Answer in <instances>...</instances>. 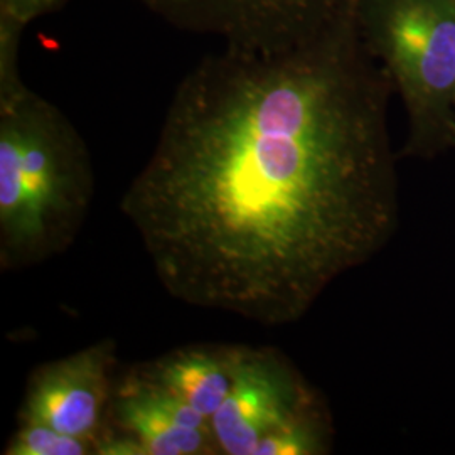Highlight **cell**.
Here are the masks:
<instances>
[{"mask_svg": "<svg viewBox=\"0 0 455 455\" xmlns=\"http://www.w3.org/2000/svg\"><path fill=\"white\" fill-rule=\"evenodd\" d=\"M184 33L212 36L228 48L302 43L338 22L346 0H139Z\"/></svg>", "mask_w": 455, "mask_h": 455, "instance_id": "277c9868", "label": "cell"}, {"mask_svg": "<svg viewBox=\"0 0 455 455\" xmlns=\"http://www.w3.org/2000/svg\"><path fill=\"white\" fill-rule=\"evenodd\" d=\"M317 395L275 349L240 346L233 383L212 417L220 454L253 455L260 440L317 410Z\"/></svg>", "mask_w": 455, "mask_h": 455, "instance_id": "5b68a950", "label": "cell"}, {"mask_svg": "<svg viewBox=\"0 0 455 455\" xmlns=\"http://www.w3.org/2000/svg\"><path fill=\"white\" fill-rule=\"evenodd\" d=\"M108 411L146 455L220 454L212 420L139 371L114 391Z\"/></svg>", "mask_w": 455, "mask_h": 455, "instance_id": "52a82bcc", "label": "cell"}, {"mask_svg": "<svg viewBox=\"0 0 455 455\" xmlns=\"http://www.w3.org/2000/svg\"><path fill=\"white\" fill-rule=\"evenodd\" d=\"M454 108H455V97H454ZM454 129H455V124H454Z\"/></svg>", "mask_w": 455, "mask_h": 455, "instance_id": "7c38bea8", "label": "cell"}, {"mask_svg": "<svg viewBox=\"0 0 455 455\" xmlns=\"http://www.w3.org/2000/svg\"><path fill=\"white\" fill-rule=\"evenodd\" d=\"M332 26L223 46L178 84L120 212L182 304L293 324L396 231L383 95Z\"/></svg>", "mask_w": 455, "mask_h": 455, "instance_id": "6da1fadb", "label": "cell"}, {"mask_svg": "<svg viewBox=\"0 0 455 455\" xmlns=\"http://www.w3.org/2000/svg\"><path fill=\"white\" fill-rule=\"evenodd\" d=\"M116 344L103 339L34 370L19 423H39L97 443L114 398Z\"/></svg>", "mask_w": 455, "mask_h": 455, "instance_id": "8992f818", "label": "cell"}, {"mask_svg": "<svg viewBox=\"0 0 455 455\" xmlns=\"http://www.w3.org/2000/svg\"><path fill=\"white\" fill-rule=\"evenodd\" d=\"M240 346L197 344L167 353L139 370L212 420L233 383Z\"/></svg>", "mask_w": 455, "mask_h": 455, "instance_id": "ba28073f", "label": "cell"}, {"mask_svg": "<svg viewBox=\"0 0 455 455\" xmlns=\"http://www.w3.org/2000/svg\"><path fill=\"white\" fill-rule=\"evenodd\" d=\"M7 455H86L95 454V443L71 437L39 423H19L9 440Z\"/></svg>", "mask_w": 455, "mask_h": 455, "instance_id": "30bf717a", "label": "cell"}, {"mask_svg": "<svg viewBox=\"0 0 455 455\" xmlns=\"http://www.w3.org/2000/svg\"><path fill=\"white\" fill-rule=\"evenodd\" d=\"M329 440V422L317 408L265 435L253 455H323L331 449Z\"/></svg>", "mask_w": 455, "mask_h": 455, "instance_id": "9c48e42d", "label": "cell"}, {"mask_svg": "<svg viewBox=\"0 0 455 455\" xmlns=\"http://www.w3.org/2000/svg\"><path fill=\"white\" fill-rule=\"evenodd\" d=\"M95 195L90 150L54 103L0 71V268L16 272L65 253Z\"/></svg>", "mask_w": 455, "mask_h": 455, "instance_id": "7a4b0ae2", "label": "cell"}, {"mask_svg": "<svg viewBox=\"0 0 455 455\" xmlns=\"http://www.w3.org/2000/svg\"><path fill=\"white\" fill-rule=\"evenodd\" d=\"M66 0H0V31L20 34L39 17L65 5Z\"/></svg>", "mask_w": 455, "mask_h": 455, "instance_id": "8fae6325", "label": "cell"}, {"mask_svg": "<svg viewBox=\"0 0 455 455\" xmlns=\"http://www.w3.org/2000/svg\"><path fill=\"white\" fill-rule=\"evenodd\" d=\"M374 31L415 125L454 131L455 0H378Z\"/></svg>", "mask_w": 455, "mask_h": 455, "instance_id": "3957f363", "label": "cell"}]
</instances>
